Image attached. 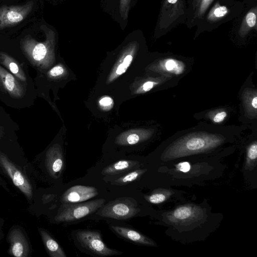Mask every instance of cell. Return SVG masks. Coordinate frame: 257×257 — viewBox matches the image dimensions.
<instances>
[{"instance_id":"17","label":"cell","mask_w":257,"mask_h":257,"mask_svg":"<svg viewBox=\"0 0 257 257\" xmlns=\"http://www.w3.org/2000/svg\"><path fill=\"white\" fill-rule=\"evenodd\" d=\"M160 64L163 72L165 71L169 74L180 75L183 73L185 70V64L174 59H164Z\"/></svg>"},{"instance_id":"25","label":"cell","mask_w":257,"mask_h":257,"mask_svg":"<svg viewBox=\"0 0 257 257\" xmlns=\"http://www.w3.org/2000/svg\"><path fill=\"white\" fill-rule=\"evenodd\" d=\"M213 0H201L200 3L198 16H201L207 10Z\"/></svg>"},{"instance_id":"16","label":"cell","mask_w":257,"mask_h":257,"mask_svg":"<svg viewBox=\"0 0 257 257\" xmlns=\"http://www.w3.org/2000/svg\"><path fill=\"white\" fill-rule=\"evenodd\" d=\"M139 166V163L132 160H120L105 167L103 175H113L129 171Z\"/></svg>"},{"instance_id":"35","label":"cell","mask_w":257,"mask_h":257,"mask_svg":"<svg viewBox=\"0 0 257 257\" xmlns=\"http://www.w3.org/2000/svg\"><path fill=\"white\" fill-rule=\"evenodd\" d=\"M201 0H196V3H197V5H198V4H200V2H201Z\"/></svg>"},{"instance_id":"26","label":"cell","mask_w":257,"mask_h":257,"mask_svg":"<svg viewBox=\"0 0 257 257\" xmlns=\"http://www.w3.org/2000/svg\"><path fill=\"white\" fill-rule=\"evenodd\" d=\"M64 72L63 68L60 66H56L52 68L48 73L51 77H57L61 75Z\"/></svg>"},{"instance_id":"19","label":"cell","mask_w":257,"mask_h":257,"mask_svg":"<svg viewBox=\"0 0 257 257\" xmlns=\"http://www.w3.org/2000/svg\"><path fill=\"white\" fill-rule=\"evenodd\" d=\"M171 193L166 190L155 191L149 195L145 196L148 202L153 204H159L165 201L170 196Z\"/></svg>"},{"instance_id":"22","label":"cell","mask_w":257,"mask_h":257,"mask_svg":"<svg viewBox=\"0 0 257 257\" xmlns=\"http://www.w3.org/2000/svg\"><path fill=\"white\" fill-rule=\"evenodd\" d=\"M131 0H120L119 12L121 18L123 20L127 18Z\"/></svg>"},{"instance_id":"21","label":"cell","mask_w":257,"mask_h":257,"mask_svg":"<svg viewBox=\"0 0 257 257\" xmlns=\"http://www.w3.org/2000/svg\"><path fill=\"white\" fill-rule=\"evenodd\" d=\"M246 157V165L247 166H252L256 162L257 158V143L256 141L248 146L247 150Z\"/></svg>"},{"instance_id":"31","label":"cell","mask_w":257,"mask_h":257,"mask_svg":"<svg viewBox=\"0 0 257 257\" xmlns=\"http://www.w3.org/2000/svg\"><path fill=\"white\" fill-rule=\"evenodd\" d=\"M133 60V56L131 54L127 55L123 60L122 64L127 68L130 66Z\"/></svg>"},{"instance_id":"13","label":"cell","mask_w":257,"mask_h":257,"mask_svg":"<svg viewBox=\"0 0 257 257\" xmlns=\"http://www.w3.org/2000/svg\"><path fill=\"white\" fill-rule=\"evenodd\" d=\"M111 229L121 237L137 244L155 246V242L150 238L132 228L120 226L111 225Z\"/></svg>"},{"instance_id":"7","label":"cell","mask_w":257,"mask_h":257,"mask_svg":"<svg viewBox=\"0 0 257 257\" xmlns=\"http://www.w3.org/2000/svg\"><path fill=\"white\" fill-rule=\"evenodd\" d=\"M0 165L14 184L29 199L33 197L32 187L27 178L7 156L0 151Z\"/></svg>"},{"instance_id":"23","label":"cell","mask_w":257,"mask_h":257,"mask_svg":"<svg viewBox=\"0 0 257 257\" xmlns=\"http://www.w3.org/2000/svg\"><path fill=\"white\" fill-rule=\"evenodd\" d=\"M256 10L248 12L245 16V21L247 27L253 28L256 25Z\"/></svg>"},{"instance_id":"8","label":"cell","mask_w":257,"mask_h":257,"mask_svg":"<svg viewBox=\"0 0 257 257\" xmlns=\"http://www.w3.org/2000/svg\"><path fill=\"white\" fill-rule=\"evenodd\" d=\"M203 215L202 209L193 205L181 206L166 215L167 219L172 223L183 224L200 220Z\"/></svg>"},{"instance_id":"5","label":"cell","mask_w":257,"mask_h":257,"mask_svg":"<svg viewBox=\"0 0 257 257\" xmlns=\"http://www.w3.org/2000/svg\"><path fill=\"white\" fill-rule=\"evenodd\" d=\"M76 237L83 247L97 255L107 256L122 253L121 251L108 247L98 231L80 230L76 233Z\"/></svg>"},{"instance_id":"15","label":"cell","mask_w":257,"mask_h":257,"mask_svg":"<svg viewBox=\"0 0 257 257\" xmlns=\"http://www.w3.org/2000/svg\"><path fill=\"white\" fill-rule=\"evenodd\" d=\"M46 249L51 257H66L65 252L58 242L44 229L39 228Z\"/></svg>"},{"instance_id":"28","label":"cell","mask_w":257,"mask_h":257,"mask_svg":"<svg viewBox=\"0 0 257 257\" xmlns=\"http://www.w3.org/2000/svg\"><path fill=\"white\" fill-rule=\"evenodd\" d=\"M140 141L139 136L136 134L130 135L126 139L127 143L130 145L137 144Z\"/></svg>"},{"instance_id":"6","label":"cell","mask_w":257,"mask_h":257,"mask_svg":"<svg viewBox=\"0 0 257 257\" xmlns=\"http://www.w3.org/2000/svg\"><path fill=\"white\" fill-rule=\"evenodd\" d=\"M34 6L32 1L22 5L0 7V30L20 24L31 13Z\"/></svg>"},{"instance_id":"27","label":"cell","mask_w":257,"mask_h":257,"mask_svg":"<svg viewBox=\"0 0 257 257\" xmlns=\"http://www.w3.org/2000/svg\"><path fill=\"white\" fill-rule=\"evenodd\" d=\"M177 170L182 172H187L190 169V165L187 162H183L178 164L176 165Z\"/></svg>"},{"instance_id":"29","label":"cell","mask_w":257,"mask_h":257,"mask_svg":"<svg viewBox=\"0 0 257 257\" xmlns=\"http://www.w3.org/2000/svg\"><path fill=\"white\" fill-rule=\"evenodd\" d=\"M112 102V99L109 97H103L99 101V103L102 106H109Z\"/></svg>"},{"instance_id":"12","label":"cell","mask_w":257,"mask_h":257,"mask_svg":"<svg viewBox=\"0 0 257 257\" xmlns=\"http://www.w3.org/2000/svg\"><path fill=\"white\" fill-rule=\"evenodd\" d=\"M45 165L52 177L57 179L60 177L63 170L64 163L62 154L58 149L52 148L48 151Z\"/></svg>"},{"instance_id":"24","label":"cell","mask_w":257,"mask_h":257,"mask_svg":"<svg viewBox=\"0 0 257 257\" xmlns=\"http://www.w3.org/2000/svg\"><path fill=\"white\" fill-rule=\"evenodd\" d=\"M227 116V113L225 110H218L214 115L211 116V120L215 123L223 122Z\"/></svg>"},{"instance_id":"11","label":"cell","mask_w":257,"mask_h":257,"mask_svg":"<svg viewBox=\"0 0 257 257\" xmlns=\"http://www.w3.org/2000/svg\"><path fill=\"white\" fill-rule=\"evenodd\" d=\"M10 252L16 257H26L29 253V246L26 237L19 228L11 231L9 235Z\"/></svg>"},{"instance_id":"9","label":"cell","mask_w":257,"mask_h":257,"mask_svg":"<svg viewBox=\"0 0 257 257\" xmlns=\"http://www.w3.org/2000/svg\"><path fill=\"white\" fill-rule=\"evenodd\" d=\"M98 194L94 187L83 185L73 186L66 190L61 197L62 203H79L88 200Z\"/></svg>"},{"instance_id":"32","label":"cell","mask_w":257,"mask_h":257,"mask_svg":"<svg viewBox=\"0 0 257 257\" xmlns=\"http://www.w3.org/2000/svg\"><path fill=\"white\" fill-rule=\"evenodd\" d=\"M127 68L126 67H125L122 63H121L118 65L116 70V73L118 75H121L125 72Z\"/></svg>"},{"instance_id":"2","label":"cell","mask_w":257,"mask_h":257,"mask_svg":"<svg viewBox=\"0 0 257 257\" xmlns=\"http://www.w3.org/2000/svg\"><path fill=\"white\" fill-rule=\"evenodd\" d=\"M43 27L46 37L44 42H38L30 36H26L21 42L23 54L33 66L38 67L45 66L50 60L55 41L54 31Z\"/></svg>"},{"instance_id":"34","label":"cell","mask_w":257,"mask_h":257,"mask_svg":"<svg viewBox=\"0 0 257 257\" xmlns=\"http://www.w3.org/2000/svg\"><path fill=\"white\" fill-rule=\"evenodd\" d=\"M168 2L170 4H175L178 0H167Z\"/></svg>"},{"instance_id":"14","label":"cell","mask_w":257,"mask_h":257,"mask_svg":"<svg viewBox=\"0 0 257 257\" xmlns=\"http://www.w3.org/2000/svg\"><path fill=\"white\" fill-rule=\"evenodd\" d=\"M0 62L20 81L25 82L27 77L19 63L13 57L4 52H0Z\"/></svg>"},{"instance_id":"3","label":"cell","mask_w":257,"mask_h":257,"mask_svg":"<svg viewBox=\"0 0 257 257\" xmlns=\"http://www.w3.org/2000/svg\"><path fill=\"white\" fill-rule=\"evenodd\" d=\"M105 202L102 198L83 203H63L55 220L57 222H71L80 219L97 211Z\"/></svg>"},{"instance_id":"33","label":"cell","mask_w":257,"mask_h":257,"mask_svg":"<svg viewBox=\"0 0 257 257\" xmlns=\"http://www.w3.org/2000/svg\"><path fill=\"white\" fill-rule=\"evenodd\" d=\"M4 135V129L3 127L0 125V139H1Z\"/></svg>"},{"instance_id":"10","label":"cell","mask_w":257,"mask_h":257,"mask_svg":"<svg viewBox=\"0 0 257 257\" xmlns=\"http://www.w3.org/2000/svg\"><path fill=\"white\" fill-rule=\"evenodd\" d=\"M0 86L10 96L15 98H21L25 94L26 90L20 80L1 66Z\"/></svg>"},{"instance_id":"30","label":"cell","mask_w":257,"mask_h":257,"mask_svg":"<svg viewBox=\"0 0 257 257\" xmlns=\"http://www.w3.org/2000/svg\"><path fill=\"white\" fill-rule=\"evenodd\" d=\"M155 84H157V83H154L152 81H147L145 82L143 85V90L145 91H148L152 89Z\"/></svg>"},{"instance_id":"4","label":"cell","mask_w":257,"mask_h":257,"mask_svg":"<svg viewBox=\"0 0 257 257\" xmlns=\"http://www.w3.org/2000/svg\"><path fill=\"white\" fill-rule=\"evenodd\" d=\"M96 213L100 216L125 220L136 216L140 211L136 200L132 197H123L110 201L100 208Z\"/></svg>"},{"instance_id":"20","label":"cell","mask_w":257,"mask_h":257,"mask_svg":"<svg viewBox=\"0 0 257 257\" xmlns=\"http://www.w3.org/2000/svg\"><path fill=\"white\" fill-rule=\"evenodd\" d=\"M228 9L223 6L216 4L211 10L208 15L207 19L209 21H215L224 17L228 13Z\"/></svg>"},{"instance_id":"18","label":"cell","mask_w":257,"mask_h":257,"mask_svg":"<svg viewBox=\"0 0 257 257\" xmlns=\"http://www.w3.org/2000/svg\"><path fill=\"white\" fill-rule=\"evenodd\" d=\"M146 171V169H137L130 172L111 183L116 185H125L139 179Z\"/></svg>"},{"instance_id":"1","label":"cell","mask_w":257,"mask_h":257,"mask_svg":"<svg viewBox=\"0 0 257 257\" xmlns=\"http://www.w3.org/2000/svg\"><path fill=\"white\" fill-rule=\"evenodd\" d=\"M232 131L229 127L204 124L182 131L181 136L163 152L162 159L170 161L210 151L225 143L227 139L226 134Z\"/></svg>"}]
</instances>
